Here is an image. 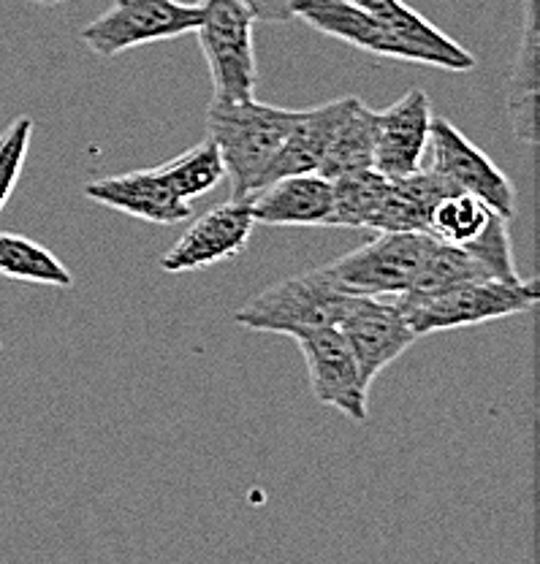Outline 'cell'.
Instances as JSON below:
<instances>
[{"instance_id": "1", "label": "cell", "mask_w": 540, "mask_h": 564, "mask_svg": "<svg viewBox=\"0 0 540 564\" xmlns=\"http://www.w3.org/2000/svg\"><path fill=\"white\" fill-rule=\"evenodd\" d=\"M296 109H280L245 98V101H217L207 111V131L226 166L231 182V198H250L263 185L269 163L274 161L293 122Z\"/></svg>"}, {"instance_id": "2", "label": "cell", "mask_w": 540, "mask_h": 564, "mask_svg": "<svg viewBox=\"0 0 540 564\" xmlns=\"http://www.w3.org/2000/svg\"><path fill=\"white\" fill-rule=\"evenodd\" d=\"M415 337L478 326L530 313L538 304L536 280H465L440 291H404L395 296Z\"/></svg>"}, {"instance_id": "3", "label": "cell", "mask_w": 540, "mask_h": 564, "mask_svg": "<svg viewBox=\"0 0 540 564\" xmlns=\"http://www.w3.org/2000/svg\"><path fill=\"white\" fill-rule=\"evenodd\" d=\"M356 299L359 296L345 291L326 267H318L274 282L267 291L252 296L234 317L239 326L252 328V332L293 337L307 328L337 326L354 307Z\"/></svg>"}, {"instance_id": "4", "label": "cell", "mask_w": 540, "mask_h": 564, "mask_svg": "<svg viewBox=\"0 0 540 564\" xmlns=\"http://www.w3.org/2000/svg\"><path fill=\"white\" fill-rule=\"evenodd\" d=\"M438 239L426 231H378L372 242L326 263L328 274L356 296H399L410 291Z\"/></svg>"}, {"instance_id": "5", "label": "cell", "mask_w": 540, "mask_h": 564, "mask_svg": "<svg viewBox=\"0 0 540 564\" xmlns=\"http://www.w3.org/2000/svg\"><path fill=\"white\" fill-rule=\"evenodd\" d=\"M252 14L242 0H202V22L196 35L213 79L217 101L256 98V50Z\"/></svg>"}, {"instance_id": "6", "label": "cell", "mask_w": 540, "mask_h": 564, "mask_svg": "<svg viewBox=\"0 0 540 564\" xmlns=\"http://www.w3.org/2000/svg\"><path fill=\"white\" fill-rule=\"evenodd\" d=\"M202 3L182 0H115L111 9L90 22L79 39L98 57H117L155 41H172L196 33Z\"/></svg>"}, {"instance_id": "7", "label": "cell", "mask_w": 540, "mask_h": 564, "mask_svg": "<svg viewBox=\"0 0 540 564\" xmlns=\"http://www.w3.org/2000/svg\"><path fill=\"white\" fill-rule=\"evenodd\" d=\"M293 339H296L304 364H307L313 397L326 408L343 413L345 419L356 423L367 421L369 383L364 380L343 332L337 326L307 328V332L293 334Z\"/></svg>"}, {"instance_id": "8", "label": "cell", "mask_w": 540, "mask_h": 564, "mask_svg": "<svg viewBox=\"0 0 540 564\" xmlns=\"http://www.w3.org/2000/svg\"><path fill=\"white\" fill-rule=\"evenodd\" d=\"M430 150L432 172L445 176L451 185L469 193V196L480 198L486 207L500 212L508 220L514 217L516 191L510 180L454 122H449L445 117H432Z\"/></svg>"}, {"instance_id": "9", "label": "cell", "mask_w": 540, "mask_h": 564, "mask_svg": "<svg viewBox=\"0 0 540 564\" xmlns=\"http://www.w3.org/2000/svg\"><path fill=\"white\" fill-rule=\"evenodd\" d=\"M252 220L248 198H231L204 212L161 258L163 272H198L215 263L237 258L250 242Z\"/></svg>"}, {"instance_id": "10", "label": "cell", "mask_w": 540, "mask_h": 564, "mask_svg": "<svg viewBox=\"0 0 540 564\" xmlns=\"http://www.w3.org/2000/svg\"><path fill=\"white\" fill-rule=\"evenodd\" d=\"M337 328L354 350L356 364L369 386L419 339L404 321L402 310L397 307L395 296H359Z\"/></svg>"}, {"instance_id": "11", "label": "cell", "mask_w": 540, "mask_h": 564, "mask_svg": "<svg viewBox=\"0 0 540 564\" xmlns=\"http://www.w3.org/2000/svg\"><path fill=\"white\" fill-rule=\"evenodd\" d=\"M432 104L419 87L404 93L389 109L378 111V141L372 169L389 180L419 172L430 152Z\"/></svg>"}, {"instance_id": "12", "label": "cell", "mask_w": 540, "mask_h": 564, "mask_svg": "<svg viewBox=\"0 0 540 564\" xmlns=\"http://www.w3.org/2000/svg\"><path fill=\"white\" fill-rule=\"evenodd\" d=\"M85 196L101 207L147 223H158V226H174V223L187 220L193 215L191 204L174 196L169 182L163 180L161 169H144V172L87 182Z\"/></svg>"}, {"instance_id": "13", "label": "cell", "mask_w": 540, "mask_h": 564, "mask_svg": "<svg viewBox=\"0 0 540 564\" xmlns=\"http://www.w3.org/2000/svg\"><path fill=\"white\" fill-rule=\"evenodd\" d=\"M293 17L307 22L313 31L345 41L367 55L413 63L408 46L378 17L369 14L354 0H299Z\"/></svg>"}, {"instance_id": "14", "label": "cell", "mask_w": 540, "mask_h": 564, "mask_svg": "<svg viewBox=\"0 0 540 564\" xmlns=\"http://www.w3.org/2000/svg\"><path fill=\"white\" fill-rule=\"evenodd\" d=\"M261 226H326L332 212V180L318 172L289 174L267 182L248 198Z\"/></svg>"}, {"instance_id": "15", "label": "cell", "mask_w": 540, "mask_h": 564, "mask_svg": "<svg viewBox=\"0 0 540 564\" xmlns=\"http://www.w3.org/2000/svg\"><path fill=\"white\" fill-rule=\"evenodd\" d=\"M356 104H359V98L345 96L337 98V101L315 106V109L299 111V120L293 122L291 133L285 137L283 147H280L278 155H274V161L269 163L267 174H263V185L278 180V176L318 172L328 147H332L334 137H337L339 126H343L345 117L354 111Z\"/></svg>"}, {"instance_id": "16", "label": "cell", "mask_w": 540, "mask_h": 564, "mask_svg": "<svg viewBox=\"0 0 540 564\" xmlns=\"http://www.w3.org/2000/svg\"><path fill=\"white\" fill-rule=\"evenodd\" d=\"M369 14L378 17L391 33L402 41L413 55V63L419 66L445 68V70H469L475 68V55L465 46L449 39L440 28H434L430 20L410 9L402 0H354Z\"/></svg>"}, {"instance_id": "17", "label": "cell", "mask_w": 540, "mask_h": 564, "mask_svg": "<svg viewBox=\"0 0 540 564\" xmlns=\"http://www.w3.org/2000/svg\"><path fill=\"white\" fill-rule=\"evenodd\" d=\"M460 191L438 172H419L389 180L386 196L375 212L369 228L375 231H426L430 228V212L445 193ZM430 234V231H426Z\"/></svg>"}, {"instance_id": "18", "label": "cell", "mask_w": 540, "mask_h": 564, "mask_svg": "<svg viewBox=\"0 0 540 564\" xmlns=\"http://www.w3.org/2000/svg\"><path fill=\"white\" fill-rule=\"evenodd\" d=\"M540 31L538 0H525V31H521L519 55L508 82V117L516 139L527 147L538 144V87H540Z\"/></svg>"}, {"instance_id": "19", "label": "cell", "mask_w": 540, "mask_h": 564, "mask_svg": "<svg viewBox=\"0 0 540 564\" xmlns=\"http://www.w3.org/2000/svg\"><path fill=\"white\" fill-rule=\"evenodd\" d=\"M375 141H378V111L359 101L339 126L324 163L318 166V174L334 180V176L372 169Z\"/></svg>"}, {"instance_id": "20", "label": "cell", "mask_w": 540, "mask_h": 564, "mask_svg": "<svg viewBox=\"0 0 540 564\" xmlns=\"http://www.w3.org/2000/svg\"><path fill=\"white\" fill-rule=\"evenodd\" d=\"M389 187V176L375 169H361L332 180V212L326 226L337 228H369L375 212Z\"/></svg>"}, {"instance_id": "21", "label": "cell", "mask_w": 540, "mask_h": 564, "mask_svg": "<svg viewBox=\"0 0 540 564\" xmlns=\"http://www.w3.org/2000/svg\"><path fill=\"white\" fill-rule=\"evenodd\" d=\"M0 278L36 285L72 288L74 278L57 256L20 234L0 231Z\"/></svg>"}, {"instance_id": "22", "label": "cell", "mask_w": 540, "mask_h": 564, "mask_svg": "<svg viewBox=\"0 0 540 564\" xmlns=\"http://www.w3.org/2000/svg\"><path fill=\"white\" fill-rule=\"evenodd\" d=\"M161 169L163 180L169 182V187L174 191V196L182 202H196L204 193L215 191L223 180H226V166H223V158L217 152L213 139L198 141L196 147H191L187 152H182L180 158L169 161Z\"/></svg>"}, {"instance_id": "23", "label": "cell", "mask_w": 540, "mask_h": 564, "mask_svg": "<svg viewBox=\"0 0 540 564\" xmlns=\"http://www.w3.org/2000/svg\"><path fill=\"white\" fill-rule=\"evenodd\" d=\"M492 212L495 209L486 207L480 198L469 196L465 191H451L432 207L430 228H426V231H430L438 242L465 245L484 231Z\"/></svg>"}, {"instance_id": "24", "label": "cell", "mask_w": 540, "mask_h": 564, "mask_svg": "<svg viewBox=\"0 0 540 564\" xmlns=\"http://www.w3.org/2000/svg\"><path fill=\"white\" fill-rule=\"evenodd\" d=\"M33 131H36V122L25 115L14 117L0 131V209L14 196L17 182H20L22 169H25L28 150H31Z\"/></svg>"}, {"instance_id": "25", "label": "cell", "mask_w": 540, "mask_h": 564, "mask_svg": "<svg viewBox=\"0 0 540 564\" xmlns=\"http://www.w3.org/2000/svg\"><path fill=\"white\" fill-rule=\"evenodd\" d=\"M248 6V11L256 22H291L296 20L293 17V9H296L299 0H242Z\"/></svg>"}, {"instance_id": "26", "label": "cell", "mask_w": 540, "mask_h": 564, "mask_svg": "<svg viewBox=\"0 0 540 564\" xmlns=\"http://www.w3.org/2000/svg\"><path fill=\"white\" fill-rule=\"evenodd\" d=\"M39 3H44V6H57V3H63V0H39Z\"/></svg>"}, {"instance_id": "27", "label": "cell", "mask_w": 540, "mask_h": 564, "mask_svg": "<svg viewBox=\"0 0 540 564\" xmlns=\"http://www.w3.org/2000/svg\"><path fill=\"white\" fill-rule=\"evenodd\" d=\"M36 3H39V0H36Z\"/></svg>"}]
</instances>
